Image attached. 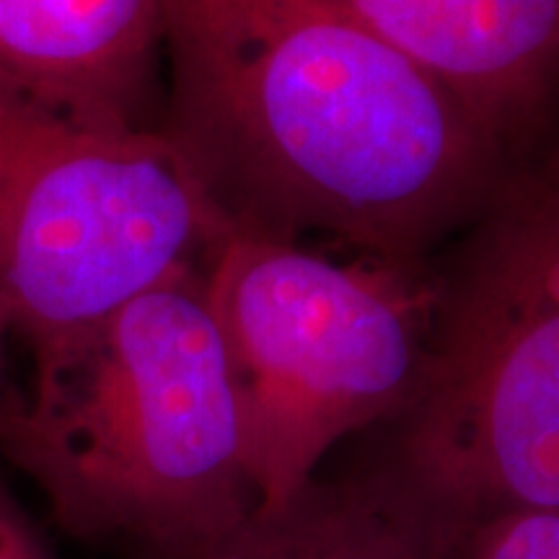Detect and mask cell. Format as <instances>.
I'll use <instances>...</instances> for the list:
<instances>
[{
    "label": "cell",
    "mask_w": 559,
    "mask_h": 559,
    "mask_svg": "<svg viewBox=\"0 0 559 559\" xmlns=\"http://www.w3.org/2000/svg\"><path fill=\"white\" fill-rule=\"evenodd\" d=\"M166 120L228 234L419 264L502 185V138L326 0H160Z\"/></svg>",
    "instance_id": "6da1fadb"
},
{
    "label": "cell",
    "mask_w": 559,
    "mask_h": 559,
    "mask_svg": "<svg viewBox=\"0 0 559 559\" xmlns=\"http://www.w3.org/2000/svg\"><path fill=\"white\" fill-rule=\"evenodd\" d=\"M202 267L32 347L29 391L0 407V456L73 539L179 551L257 508Z\"/></svg>",
    "instance_id": "7a4b0ae2"
},
{
    "label": "cell",
    "mask_w": 559,
    "mask_h": 559,
    "mask_svg": "<svg viewBox=\"0 0 559 559\" xmlns=\"http://www.w3.org/2000/svg\"><path fill=\"white\" fill-rule=\"evenodd\" d=\"M466 241L383 472L461 536L559 510V156L502 179Z\"/></svg>",
    "instance_id": "3957f363"
},
{
    "label": "cell",
    "mask_w": 559,
    "mask_h": 559,
    "mask_svg": "<svg viewBox=\"0 0 559 559\" xmlns=\"http://www.w3.org/2000/svg\"><path fill=\"white\" fill-rule=\"evenodd\" d=\"M257 508L309 485L342 438L407 407L430 332L423 275L226 234L202 267Z\"/></svg>",
    "instance_id": "277c9868"
},
{
    "label": "cell",
    "mask_w": 559,
    "mask_h": 559,
    "mask_svg": "<svg viewBox=\"0 0 559 559\" xmlns=\"http://www.w3.org/2000/svg\"><path fill=\"white\" fill-rule=\"evenodd\" d=\"M226 234L158 130L81 128L0 91V298L29 347L202 267Z\"/></svg>",
    "instance_id": "5b68a950"
},
{
    "label": "cell",
    "mask_w": 559,
    "mask_h": 559,
    "mask_svg": "<svg viewBox=\"0 0 559 559\" xmlns=\"http://www.w3.org/2000/svg\"><path fill=\"white\" fill-rule=\"evenodd\" d=\"M160 0H0V91L94 130H138Z\"/></svg>",
    "instance_id": "8992f818"
},
{
    "label": "cell",
    "mask_w": 559,
    "mask_h": 559,
    "mask_svg": "<svg viewBox=\"0 0 559 559\" xmlns=\"http://www.w3.org/2000/svg\"><path fill=\"white\" fill-rule=\"evenodd\" d=\"M506 138L559 70L557 0H326Z\"/></svg>",
    "instance_id": "52a82bcc"
},
{
    "label": "cell",
    "mask_w": 559,
    "mask_h": 559,
    "mask_svg": "<svg viewBox=\"0 0 559 559\" xmlns=\"http://www.w3.org/2000/svg\"><path fill=\"white\" fill-rule=\"evenodd\" d=\"M466 536L438 523L386 474L317 481L254 508L218 539L138 559H461Z\"/></svg>",
    "instance_id": "ba28073f"
},
{
    "label": "cell",
    "mask_w": 559,
    "mask_h": 559,
    "mask_svg": "<svg viewBox=\"0 0 559 559\" xmlns=\"http://www.w3.org/2000/svg\"><path fill=\"white\" fill-rule=\"evenodd\" d=\"M461 559H559V510H515L481 523Z\"/></svg>",
    "instance_id": "9c48e42d"
},
{
    "label": "cell",
    "mask_w": 559,
    "mask_h": 559,
    "mask_svg": "<svg viewBox=\"0 0 559 559\" xmlns=\"http://www.w3.org/2000/svg\"><path fill=\"white\" fill-rule=\"evenodd\" d=\"M0 559H58L37 523L0 477Z\"/></svg>",
    "instance_id": "30bf717a"
},
{
    "label": "cell",
    "mask_w": 559,
    "mask_h": 559,
    "mask_svg": "<svg viewBox=\"0 0 559 559\" xmlns=\"http://www.w3.org/2000/svg\"><path fill=\"white\" fill-rule=\"evenodd\" d=\"M13 332V317L5 306V300L0 298V407H3L5 396H9V386H5V342H9V334Z\"/></svg>",
    "instance_id": "8fae6325"
},
{
    "label": "cell",
    "mask_w": 559,
    "mask_h": 559,
    "mask_svg": "<svg viewBox=\"0 0 559 559\" xmlns=\"http://www.w3.org/2000/svg\"><path fill=\"white\" fill-rule=\"evenodd\" d=\"M557 5H559V0H557Z\"/></svg>",
    "instance_id": "7c38bea8"
}]
</instances>
